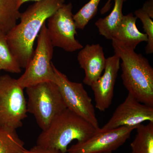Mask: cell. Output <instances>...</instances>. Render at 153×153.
<instances>
[{
	"mask_svg": "<svg viewBox=\"0 0 153 153\" xmlns=\"http://www.w3.org/2000/svg\"><path fill=\"white\" fill-rule=\"evenodd\" d=\"M66 0H41L21 13L20 22L6 35L7 42L21 68H25L34 54V45L42 27Z\"/></svg>",
	"mask_w": 153,
	"mask_h": 153,
	"instance_id": "obj_1",
	"label": "cell"
},
{
	"mask_svg": "<svg viewBox=\"0 0 153 153\" xmlns=\"http://www.w3.org/2000/svg\"><path fill=\"white\" fill-rule=\"evenodd\" d=\"M115 54L122 60L121 77L129 94L143 104L153 107V68L135 49L112 39Z\"/></svg>",
	"mask_w": 153,
	"mask_h": 153,
	"instance_id": "obj_2",
	"label": "cell"
},
{
	"mask_svg": "<svg viewBox=\"0 0 153 153\" xmlns=\"http://www.w3.org/2000/svg\"><path fill=\"white\" fill-rule=\"evenodd\" d=\"M97 129L78 115L66 108L38 136L37 145L67 153L68 145L80 142L95 133Z\"/></svg>",
	"mask_w": 153,
	"mask_h": 153,
	"instance_id": "obj_3",
	"label": "cell"
},
{
	"mask_svg": "<svg viewBox=\"0 0 153 153\" xmlns=\"http://www.w3.org/2000/svg\"><path fill=\"white\" fill-rule=\"evenodd\" d=\"M27 112L34 116L42 130L67 108L60 89L55 82L39 83L27 88Z\"/></svg>",
	"mask_w": 153,
	"mask_h": 153,
	"instance_id": "obj_4",
	"label": "cell"
},
{
	"mask_svg": "<svg viewBox=\"0 0 153 153\" xmlns=\"http://www.w3.org/2000/svg\"><path fill=\"white\" fill-rule=\"evenodd\" d=\"M54 47L50 40L46 23L37 37V47L24 74L17 79L18 84L26 88L39 83L55 82V73L51 61Z\"/></svg>",
	"mask_w": 153,
	"mask_h": 153,
	"instance_id": "obj_5",
	"label": "cell"
},
{
	"mask_svg": "<svg viewBox=\"0 0 153 153\" xmlns=\"http://www.w3.org/2000/svg\"><path fill=\"white\" fill-rule=\"evenodd\" d=\"M27 113L24 88L17 79L8 74L0 76V126L16 130Z\"/></svg>",
	"mask_w": 153,
	"mask_h": 153,
	"instance_id": "obj_6",
	"label": "cell"
},
{
	"mask_svg": "<svg viewBox=\"0 0 153 153\" xmlns=\"http://www.w3.org/2000/svg\"><path fill=\"white\" fill-rule=\"evenodd\" d=\"M52 66L55 73V82L60 89L67 108L84 119L96 128H100L92 100L82 83L70 81L53 63Z\"/></svg>",
	"mask_w": 153,
	"mask_h": 153,
	"instance_id": "obj_7",
	"label": "cell"
},
{
	"mask_svg": "<svg viewBox=\"0 0 153 153\" xmlns=\"http://www.w3.org/2000/svg\"><path fill=\"white\" fill-rule=\"evenodd\" d=\"M72 7L71 3H65L47 19V26L53 47L70 52L80 50L83 47L75 39L77 29L73 19Z\"/></svg>",
	"mask_w": 153,
	"mask_h": 153,
	"instance_id": "obj_8",
	"label": "cell"
},
{
	"mask_svg": "<svg viewBox=\"0 0 153 153\" xmlns=\"http://www.w3.org/2000/svg\"><path fill=\"white\" fill-rule=\"evenodd\" d=\"M137 127H120L110 130L97 129L87 140L72 145L67 153L113 152L129 138Z\"/></svg>",
	"mask_w": 153,
	"mask_h": 153,
	"instance_id": "obj_9",
	"label": "cell"
},
{
	"mask_svg": "<svg viewBox=\"0 0 153 153\" xmlns=\"http://www.w3.org/2000/svg\"><path fill=\"white\" fill-rule=\"evenodd\" d=\"M146 121L153 122V107L141 103L128 94L101 128L106 130L120 127H137Z\"/></svg>",
	"mask_w": 153,
	"mask_h": 153,
	"instance_id": "obj_10",
	"label": "cell"
},
{
	"mask_svg": "<svg viewBox=\"0 0 153 153\" xmlns=\"http://www.w3.org/2000/svg\"><path fill=\"white\" fill-rule=\"evenodd\" d=\"M120 60L116 54L106 58L104 73L91 86L95 98V107L100 111H105L112 103Z\"/></svg>",
	"mask_w": 153,
	"mask_h": 153,
	"instance_id": "obj_11",
	"label": "cell"
},
{
	"mask_svg": "<svg viewBox=\"0 0 153 153\" xmlns=\"http://www.w3.org/2000/svg\"><path fill=\"white\" fill-rule=\"evenodd\" d=\"M77 58L85 71L83 83L91 87L101 76L106 65L103 48L99 44H87L80 49Z\"/></svg>",
	"mask_w": 153,
	"mask_h": 153,
	"instance_id": "obj_12",
	"label": "cell"
},
{
	"mask_svg": "<svg viewBox=\"0 0 153 153\" xmlns=\"http://www.w3.org/2000/svg\"><path fill=\"white\" fill-rule=\"evenodd\" d=\"M137 19V18L132 13L124 16L112 39L134 49L141 42H147V35L141 33L137 28L136 24Z\"/></svg>",
	"mask_w": 153,
	"mask_h": 153,
	"instance_id": "obj_13",
	"label": "cell"
},
{
	"mask_svg": "<svg viewBox=\"0 0 153 153\" xmlns=\"http://www.w3.org/2000/svg\"><path fill=\"white\" fill-rule=\"evenodd\" d=\"M124 2V0H114V6L111 13L95 22L100 34L106 39L111 40L121 22L124 16L122 12Z\"/></svg>",
	"mask_w": 153,
	"mask_h": 153,
	"instance_id": "obj_14",
	"label": "cell"
},
{
	"mask_svg": "<svg viewBox=\"0 0 153 153\" xmlns=\"http://www.w3.org/2000/svg\"><path fill=\"white\" fill-rule=\"evenodd\" d=\"M19 9L18 0H0V35H7L16 25Z\"/></svg>",
	"mask_w": 153,
	"mask_h": 153,
	"instance_id": "obj_15",
	"label": "cell"
},
{
	"mask_svg": "<svg viewBox=\"0 0 153 153\" xmlns=\"http://www.w3.org/2000/svg\"><path fill=\"white\" fill-rule=\"evenodd\" d=\"M135 129L136 134L130 144L131 153H153V122L142 124Z\"/></svg>",
	"mask_w": 153,
	"mask_h": 153,
	"instance_id": "obj_16",
	"label": "cell"
},
{
	"mask_svg": "<svg viewBox=\"0 0 153 153\" xmlns=\"http://www.w3.org/2000/svg\"><path fill=\"white\" fill-rule=\"evenodd\" d=\"M25 144L16 130L0 126V153H21L25 149Z\"/></svg>",
	"mask_w": 153,
	"mask_h": 153,
	"instance_id": "obj_17",
	"label": "cell"
},
{
	"mask_svg": "<svg viewBox=\"0 0 153 153\" xmlns=\"http://www.w3.org/2000/svg\"><path fill=\"white\" fill-rule=\"evenodd\" d=\"M0 68L12 73H19L22 70L10 49L6 35H0Z\"/></svg>",
	"mask_w": 153,
	"mask_h": 153,
	"instance_id": "obj_18",
	"label": "cell"
},
{
	"mask_svg": "<svg viewBox=\"0 0 153 153\" xmlns=\"http://www.w3.org/2000/svg\"><path fill=\"white\" fill-rule=\"evenodd\" d=\"M101 0H90L76 14L73 15V19L76 29L83 30L88 22L94 17Z\"/></svg>",
	"mask_w": 153,
	"mask_h": 153,
	"instance_id": "obj_19",
	"label": "cell"
},
{
	"mask_svg": "<svg viewBox=\"0 0 153 153\" xmlns=\"http://www.w3.org/2000/svg\"><path fill=\"white\" fill-rule=\"evenodd\" d=\"M134 15L141 21L145 34L148 37L147 44L145 50L147 54L153 53V22L152 19L148 16V14L140 8L134 12Z\"/></svg>",
	"mask_w": 153,
	"mask_h": 153,
	"instance_id": "obj_20",
	"label": "cell"
},
{
	"mask_svg": "<svg viewBox=\"0 0 153 153\" xmlns=\"http://www.w3.org/2000/svg\"><path fill=\"white\" fill-rule=\"evenodd\" d=\"M21 153H63L56 149L43 147L36 145L30 149H25Z\"/></svg>",
	"mask_w": 153,
	"mask_h": 153,
	"instance_id": "obj_21",
	"label": "cell"
},
{
	"mask_svg": "<svg viewBox=\"0 0 153 153\" xmlns=\"http://www.w3.org/2000/svg\"><path fill=\"white\" fill-rule=\"evenodd\" d=\"M141 8L151 19H153V0H148L145 2Z\"/></svg>",
	"mask_w": 153,
	"mask_h": 153,
	"instance_id": "obj_22",
	"label": "cell"
},
{
	"mask_svg": "<svg viewBox=\"0 0 153 153\" xmlns=\"http://www.w3.org/2000/svg\"><path fill=\"white\" fill-rule=\"evenodd\" d=\"M127 1V0H124V2H125ZM111 1V0H108L106 4H105L104 7L102 8V9L101 11L102 14L105 13L106 12L109 10L110 8Z\"/></svg>",
	"mask_w": 153,
	"mask_h": 153,
	"instance_id": "obj_23",
	"label": "cell"
},
{
	"mask_svg": "<svg viewBox=\"0 0 153 153\" xmlns=\"http://www.w3.org/2000/svg\"><path fill=\"white\" fill-rule=\"evenodd\" d=\"M41 1V0H18V7L19 8L21 7V6L25 4V3L29 1H35L37 2L38 1Z\"/></svg>",
	"mask_w": 153,
	"mask_h": 153,
	"instance_id": "obj_24",
	"label": "cell"
},
{
	"mask_svg": "<svg viewBox=\"0 0 153 153\" xmlns=\"http://www.w3.org/2000/svg\"><path fill=\"white\" fill-rule=\"evenodd\" d=\"M113 153V152H106V153Z\"/></svg>",
	"mask_w": 153,
	"mask_h": 153,
	"instance_id": "obj_25",
	"label": "cell"
},
{
	"mask_svg": "<svg viewBox=\"0 0 153 153\" xmlns=\"http://www.w3.org/2000/svg\"><path fill=\"white\" fill-rule=\"evenodd\" d=\"M1 70H2L1 69V68H0V71H1Z\"/></svg>",
	"mask_w": 153,
	"mask_h": 153,
	"instance_id": "obj_26",
	"label": "cell"
}]
</instances>
